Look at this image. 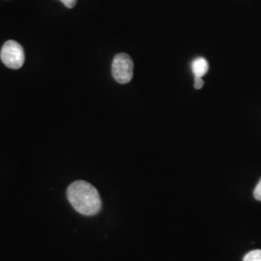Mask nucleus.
Instances as JSON below:
<instances>
[{
    "mask_svg": "<svg viewBox=\"0 0 261 261\" xmlns=\"http://www.w3.org/2000/svg\"><path fill=\"white\" fill-rule=\"evenodd\" d=\"M67 197L76 212L84 216L98 214L102 208V200L97 189L85 181L73 182L67 190Z\"/></svg>",
    "mask_w": 261,
    "mask_h": 261,
    "instance_id": "nucleus-1",
    "label": "nucleus"
},
{
    "mask_svg": "<svg viewBox=\"0 0 261 261\" xmlns=\"http://www.w3.org/2000/svg\"><path fill=\"white\" fill-rule=\"evenodd\" d=\"M0 58L3 64L10 69H19L24 64V50L18 42L9 40L1 48Z\"/></svg>",
    "mask_w": 261,
    "mask_h": 261,
    "instance_id": "nucleus-2",
    "label": "nucleus"
},
{
    "mask_svg": "<svg viewBox=\"0 0 261 261\" xmlns=\"http://www.w3.org/2000/svg\"><path fill=\"white\" fill-rule=\"evenodd\" d=\"M113 79L118 84L130 83L134 75V62L127 54H118L115 56L112 65Z\"/></svg>",
    "mask_w": 261,
    "mask_h": 261,
    "instance_id": "nucleus-3",
    "label": "nucleus"
},
{
    "mask_svg": "<svg viewBox=\"0 0 261 261\" xmlns=\"http://www.w3.org/2000/svg\"><path fill=\"white\" fill-rule=\"evenodd\" d=\"M192 70L195 77H202L209 70V64L205 58L198 57L192 63Z\"/></svg>",
    "mask_w": 261,
    "mask_h": 261,
    "instance_id": "nucleus-4",
    "label": "nucleus"
},
{
    "mask_svg": "<svg viewBox=\"0 0 261 261\" xmlns=\"http://www.w3.org/2000/svg\"><path fill=\"white\" fill-rule=\"evenodd\" d=\"M243 261H261V250H254L248 252L244 256Z\"/></svg>",
    "mask_w": 261,
    "mask_h": 261,
    "instance_id": "nucleus-5",
    "label": "nucleus"
},
{
    "mask_svg": "<svg viewBox=\"0 0 261 261\" xmlns=\"http://www.w3.org/2000/svg\"><path fill=\"white\" fill-rule=\"evenodd\" d=\"M253 196L256 200H259L261 201V179L259 180V182L257 183V185L255 187L254 191H253Z\"/></svg>",
    "mask_w": 261,
    "mask_h": 261,
    "instance_id": "nucleus-6",
    "label": "nucleus"
},
{
    "mask_svg": "<svg viewBox=\"0 0 261 261\" xmlns=\"http://www.w3.org/2000/svg\"><path fill=\"white\" fill-rule=\"evenodd\" d=\"M60 1L65 5L67 8L71 9V8H74V7H75L77 0H60Z\"/></svg>",
    "mask_w": 261,
    "mask_h": 261,
    "instance_id": "nucleus-7",
    "label": "nucleus"
},
{
    "mask_svg": "<svg viewBox=\"0 0 261 261\" xmlns=\"http://www.w3.org/2000/svg\"><path fill=\"white\" fill-rule=\"evenodd\" d=\"M203 85H204V83H203L202 77H195V87L196 89L202 88Z\"/></svg>",
    "mask_w": 261,
    "mask_h": 261,
    "instance_id": "nucleus-8",
    "label": "nucleus"
}]
</instances>
